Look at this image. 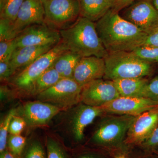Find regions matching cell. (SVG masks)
Segmentation results:
<instances>
[{
	"instance_id": "74e56055",
	"label": "cell",
	"mask_w": 158,
	"mask_h": 158,
	"mask_svg": "<svg viewBox=\"0 0 158 158\" xmlns=\"http://www.w3.org/2000/svg\"><path fill=\"white\" fill-rule=\"evenodd\" d=\"M153 6L158 10V0H149Z\"/></svg>"
},
{
	"instance_id": "f546056e",
	"label": "cell",
	"mask_w": 158,
	"mask_h": 158,
	"mask_svg": "<svg viewBox=\"0 0 158 158\" xmlns=\"http://www.w3.org/2000/svg\"><path fill=\"white\" fill-rule=\"evenodd\" d=\"M144 98L158 103V76L149 80L145 90Z\"/></svg>"
},
{
	"instance_id": "4dcf8cb0",
	"label": "cell",
	"mask_w": 158,
	"mask_h": 158,
	"mask_svg": "<svg viewBox=\"0 0 158 158\" xmlns=\"http://www.w3.org/2000/svg\"><path fill=\"white\" fill-rule=\"evenodd\" d=\"M26 124L27 123L23 117L15 115L10 123L9 132L10 135H20Z\"/></svg>"
},
{
	"instance_id": "f35d334b",
	"label": "cell",
	"mask_w": 158,
	"mask_h": 158,
	"mask_svg": "<svg viewBox=\"0 0 158 158\" xmlns=\"http://www.w3.org/2000/svg\"><path fill=\"white\" fill-rule=\"evenodd\" d=\"M116 158H126L125 157L123 156H118V157Z\"/></svg>"
},
{
	"instance_id": "e0dca14e",
	"label": "cell",
	"mask_w": 158,
	"mask_h": 158,
	"mask_svg": "<svg viewBox=\"0 0 158 158\" xmlns=\"http://www.w3.org/2000/svg\"><path fill=\"white\" fill-rule=\"evenodd\" d=\"M56 45L49 44L17 48L10 60V65L14 75L25 68L34 60L48 52Z\"/></svg>"
},
{
	"instance_id": "d590c367",
	"label": "cell",
	"mask_w": 158,
	"mask_h": 158,
	"mask_svg": "<svg viewBox=\"0 0 158 158\" xmlns=\"http://www.w3.org/2000/svg\"><path fill=\"white\" fill-rule=\"evenodd\" d=\"M17 156L12 153L11 151L5 150L3 152L1 153L0 158H17Z\"/></svg>"
},
{
	"instance_id": "83f0119b",
	"label": "cell",
	"mask_w": 158,
	"mask_h": 158,
	"mask_svg": "<svg viewBox=\"0 0 158 158\" xmlns=\"http://www.w3.org/2000/svg\"><path fill=\"white\" fill-rule=\"evenodd\" d=\"M23 158H46L42 144L39 141H33L29 144Z\"/></svg>"
},
{
	"instance_id": "277c9868",
	"label": "cell",
	"mask_w": 158,
	"mask_h": 158,
	"mask_svg": "<svg viewBox=\"0 0 158 158\" xmlns=\"http://www.w3.org/2000/svg\"><path fill=\"white\" fill-rule=\"evenodd\" d=\"M68 51L62 41L48 52L40 56L29 65L14 74L9 82L15 90L27 94L34 81L52 66L60 55Z\"/></svg>"
},
{
	"instance_id": "30bf717a",
	"label": "cell",
	"mask_w": 158,
	"mask_h": 158,
	"mask_svg": "<svg viewBox=\"0 0 158 158\" xmlns=\"http://www.w3.org/2000/svg\"><path fill=\"white\" fill-rule=\"evenodd\" d=\"M17 48L31 46L56 45L61 41L60 32L45 23L27 28L15 39Z\"/></svg>"
},
{
	"instance_id": "7a4b0ae2",
	"label": "cell",
	"mask_w": 158,
	"mask_h": 158,
	"mask_svg": "<svg viewBox=\"0 0 158 158\" xmlns=\"http://www.w3.org/2000/svg\"><path fill=\"white\" fill-rule=\"evenodd\" d=\"M61 41L69 51L81 57L105 58L108 52L100 39L95 23L80 16L72 26L59 31Z\"/></svg>"
},
{
	"instance_id": "d4e9b609",
	"label": "cell",
	"mask_w": 158,
	"mask_h": 158,
	"mask_svg": "<svg viewBox=\"0 0 158 158\" xmlns=\"http://www.w3.org/2000/svg\"><path fill=\"white\" fill-rule=\"evenodd\" d=\"M18 36L15 30L14 22L5 18H0V41L12 40Z\"/></svg>"
},
{
	"instance_id": "e575fe53",
	"label": "cell",
	"mask_w": 158,
	"mask_h": 158,
	"mask_svg": "<svg viewBox=\"0 0 158 158\" xmlns=\"http://www.w3.org/2000/svg\"><path fill=\"white\" fill-rule=\"evenodd\" d=\"M144 44L158 47V31L154 34L148 36Z\"/></svg>"
},
{
	"instance_id": "ffe728a7",
	"label": "cell",
	"mask_w": 158,
	"mask_h": 158,
	"mask_svg": "<svg viewBox=\"0 0 158 158\" xmlns=\"http://www.w3.org/2000/svg\"><path fill=\"white\" fill-rule=\"evenodd\" d=\"M82 57L67 51L60 55L54 62L52 66L62 78H72L77 65Z\"/></svg>"
},
{
	"instance_id": "8d00e7d4",
	"label": "cell",
	"mask_w": 158,
	"mask_h": 158,
	"mask_svg": "<svg viewBox=\"0 0 158 158\" xmlns=\"http://www.w3.org/2000/svg\"><path fill=\"white\" fill-rule=\"evenodd\" d=\"M78 158H103L100 156L94 154L88 153L85 154L83 155L80 156Z\"/></svg>"
},
{
	"instance_id": "44dd1931",
	"label": "cell",
	"mask_w": 158,
	"mask_h": 158,
	"mask_svg": "<svg viewBox=\"0 0 158 158\" xmlns=\"http://www.w3.org/2000/svg\"><path fill=\"white\" fill-rule=\"evenodd\" d=\"M62 78L59 72L51 66L34 81L27 94L37 96L56 85Z\"/></svg>"
},
{
	"instance_id": "1f68e13d",
	"label": "cell",
	"mask_w": 158,
	"mask_h": 158,
	"mask_svg": "<svg viewBox=\"0 0 158 158\" xmlns=\"http://www.w3.org/2000/svg\"><path fill=\"white\" fill-rule=\"evenodd\" d=\"M14 74L11 69L10 60L0 61V79L1 81H9Z\"/></svg>"
},
{
	"instance_id": "603a6c76",
	"label": "cell",
	"mask_w": 158,
	"mask_h": 158,
	"mask_svg": "<svg viewBox=\"0 0 158 158\" xmlns=\"http://www.w3.org/2000/svg\"><path fill=\"white\" fill-rule=\"evenodd\" d=\"M133 53L138 58L150 63L158 64V47L144 45L139 47L132 51Z\"/></svg>"
},
{
	"instance_id": "7c38bea8",
	"label": "cell",
	"mask_w": 158,
	"mask_h": 158,
	"mask_svg": "<svg viewBox=\"0 0 158 158\" xmlns=\"http://www.w3.org/2000/svg\"><path fill=\"white\" fill-rule=\"evenodd\" d=\"M158 125V107L135 116L128 131L124 142L142 144Z\"/></svg>"
},
{
	"instance_id": "4fadbf2b",
	"label": "cell",
	"mask_w": 158,
	"mask_h": 158,
	"mask_svg": "<svg viewBox=\"0 0 158 158\" xmlns=\"http://www.w3.org/2000/svg\"><path fill=\"white\" fill-rule=\"evenodd\" d=\"M105 72L104 58L94 56L82 57L76 67L73 78L82 87L92 81L103 79Z\"/></svg>"
},
{
	"instance_id": "52a82bcc",
	"label": "cell",
	"mask_w": 158,
	"mask_h": 158,
	"mask_svg": "<svg viewBox=\"0 0 158 158\" xmlns=\"http://www.w3.org/2000/svg\"><path fill=\"white\" fill-rule=\"evenodd\" d=\"M82 87L72 78H62L52 87L37 95V98L65 110L81 102Z\"/></svg>"
},
{
	"instance_id": "7402d4cb",
	"label": "cell",
	"mask_w": 158,
	"mask_h": 158,
	"mask_svg": "<svg viewBox=\"0 0 158 158\" xmlns=\"http://www.w3.org/2000/svg\"><path fill=\"white\" fill-rule=\"evenodd\" d=\"M24 0H0V18L14 22Z\"/></svg>"
},
{
	"instance_id": "2e32d148",
	"label": "cell",
	"mask_w": 158,
	"mask_h": 158,
	"mask_svg": "<svg viewBox=\"0 0 158 158\" xmlns=\"http://www.w3.org/2000/svg\"><path fill=\"white\" fill-rule=\"evenodd\" d=\"M106 113L101 107H94L81 104L75 110L71 120L72 131L76 140L81 141L85 128L91 124L96 117Z\"/></svg>"
},
{
	"instance_id": "ac0fdd59",
	"label": "cell",
	"mask_w": 158,
	"mask_h": 158,
	"mask_svg": "<svg viewBox=\"0 0 158 158\" xmlns=\"http://www.w3.org/2000/svg\"><path fill=\"white\" fill-rule=\"evenodd\" d=\"M116 0H78L80 16L96 23L115 6Z\"/></svg>"
},
{
	"instance_id": "d6986e66",
	"label": "cell",
	"mask_w": 158,
	"mask_h": 158,
	"mask_svg": "<svg viewBox=\"0 0 158 158\" xmlns=\"http://www.w3.org/2000/svg\"><path fill=\"white\" fill-rule=\"evenodd\" d=\"M149 80L146 77L118 79L113 81L120 96L144 98Z\"/></svg>"
},
{
	"instance_id": "836d02e7",
	"label": "cell",
	"mask_w": 158,
	"mask_h": 158,
	"mask_svg": "<svg viewBox=\"0 0 158 158\" xmlns=\"http://www.w3.org/2000/svg\"><path fill=\"white\" fill-rule=\"evenodd\" d=\"M136 1V0H116L115 6L112 9L114 11L119 12Z\"/></svg>"
},
{
	"instance_id": "5bb4252c",
	"label": "cell",
	"mask_w": 158,
	"mask_h": 158,
	"mask_svg": "<svg viewBox=\"0 0 158 158\" xmlns=\"http://www.w3.org/2000/svg\"><path fill=\"white\" fill-rule=\"evenodd\" d=\"M44 10L42 0H24L14 22L18 35L33 25L44 23Z\"/></svg>"
},
{
	"instance_id": "4316f807",
	"label": "cell",
	"mask_w": 158,
	"mask_h": 158,
	"mask_svg": "<svg viewBox=\"0 0 158 158\" xmlns=\"http://www.w3.org/2000/svg\"><path fill=\"white\" fill-rule=\"evenodd\" d=\"M16 48L15 39L0 41V61L10 60L12 54Z\"/></svg>"
},
{
	"instance_id": "9a60e30c",
	"label": "cell",
	"mask_w": 158,
	"mask_h": 158,
	"mask_svg": "<svg viewBox=\"0 0 158 158\" xmlns=\"http://www.w3.org/2000/svg\"><path fill=\"white\" fill-rule=\"evenodd\" d=\"M62 111V109L56 106L38 101L26 103L22 112L27 123L34 127L47 124Z\"/></svg>"
},
{
	"instance_id": "d6a6232c",
	"label": "cell",
	"mask_w": 158,
	"mask_h": 158,
	"mask_svg": "<svg viewBox=\"0 0 158 158\" xmlns=\"http://www.w3.org/2000/svg\"><path fill=\"white\" fill-rule=\"evenodd\" d=\"M142 144L144 147L149 148L158 145V127Z\"/></svg>"
},
{
	"instance_id": "8fae6325",
	"label": "cell",
	"mask_w": 158,
	"mask_h": 158,
	"mask_svg": "<svg viewBox=\"0 0 158 158\" xmlns=\"http://www.w3.org/2000/svg\"><path fill=\"white\" fill-rule=\"evenodd\" d=\"M101 107L106 113L136 116L158 107V103L146 98L120 96Z\"/></svg>"
},
{
	"instance_id": "cb8c5ba5",
	"label": "cell",
	"mask_w": 158,
	"mask_h": 158,
	"mask_svg": "<svg viewBox=\"0 0 158 158\" xmlns=\"http://www.w3.org/2000/svg\"><path fill=\"white\" fill-rule=\"evenodd\" d=\"M16 110L12 109L9 111L7 116L1 123L0 126V152L6 149L8 141V133L9 132V126L12 118L16 115Z\"/></svg>"
},
{
	"instance_id": "5b68a950",
	"label": "cell",
	"mask_w": 158,
	"mask_h": 158,
	"mask_svg": "<svg viewBox=\"0 0 158 158\" xmlns=\"http://www.w3.org/2000/svg\"><path fill=\"white\" fill-rule=\"evenodd\" d=\"M135 117L119 115L106 116L93 134L92 141L98 145L104 147L118 146L124 141Z\"/></svg>"
},
{
	"instance_id": "3957f363",
	"label": "cell",
	"mask_w": 158,
	"mask_h": 158,
	"mask_svg": "<svg viewBox=\"0 0 158 158\" xmlns=\"http://www.w3.org/2000/svg\"><path fill=\"white\" fill-rule=\"evenodd\" d=\"M104 59L106 72L103 79L112 81L146 77L152 74L156 65L138 58L132 52H108Z\"/></svg>"
},
{
	"instance_id": "8992f818",
	"label": "cell",
	"mask_w": 158,
	"mask_h": 158,
	"mask_svg": "<svg viewBox=\"0 0 158 158\" xmlns=\"http://www.w3.org/2000/svg\"><path fill=\"white\" fill-rule=\"evenodd\" d=\"M44 23L59 31L68 28L80 17L78 0H42Z\"/></svg>"
},
{
	"instance_id": "9c48e42d",
	"label": "cell",
	"mask_w": 158,
	"mask_h": 158,
	"mask_svg": "<svg viewBox=\"0 0 158 158\" xmlns=\"http://www.w3.org/2000/svg\"><path fill=\"white\" fill-rule=\"evenodd\" d=\"M114 82L98 79L82 86L81 102L94 107H101L120 97Z\"/></svg>"
},
{
	"instance_id": "ba28073f",
	"label": "cell",
	"mask_w": 158,
	"mask_h": 158,
	"mask_svg": "<svg viewBox=\"0 0 158 158\" xmlns=\"http://www.w3.org/2000/svg\"><path fill=\"white\" fill-rule=\"evenodd\" d=\"M118 13L148 36L158 31V10L149 0H136Z\"/></svg>"
},
{
	"instance_id": "f1b7e54d",
	"label": "cell",
	"mask_w": 158,
	"mask_h": 158,
	"mask_svg": "<svg viewBox=\"0 0 158 158\" xmlns=\"http://www.w3.org/2000/svg\"><path fill=\"white\" fill-rule=\"evenodd\" d=\"M47 158H67L61 146L52 138L47 141Z\"/></svg>"
},
{
	"instance_id": "6da1fadb",
	"label": "cell",
	"mask_w": 158,
	"mask_h": 158,
	"mask_svg": "<svg viewBox=\"0 0 158 158\" xmlns=\"http://www.w3.org/2000/svg\"><path fill=\"white\" fill-rule=\"evenodd\" d=\"M95 26L100 39L108 52H132L144 45L148 37L113 9L96 22Z\"/></svg>"
},
{
	"instance_id": "484cf974",
	"label": "cell",
	"mask_w": 158,
	"mask_h": 158,
	"mask_svg": "<svg viewBox=\"0 0 158 158\" xmlns=\"http://www.w3.org/2000/svg\"><path fill=\"white\" fill-rule=\"evenodd\" d=\"M25 144V138L20 135H10L7 141L10 151L16 156L21 155Z\"/></svg>"
}]
</instances>
